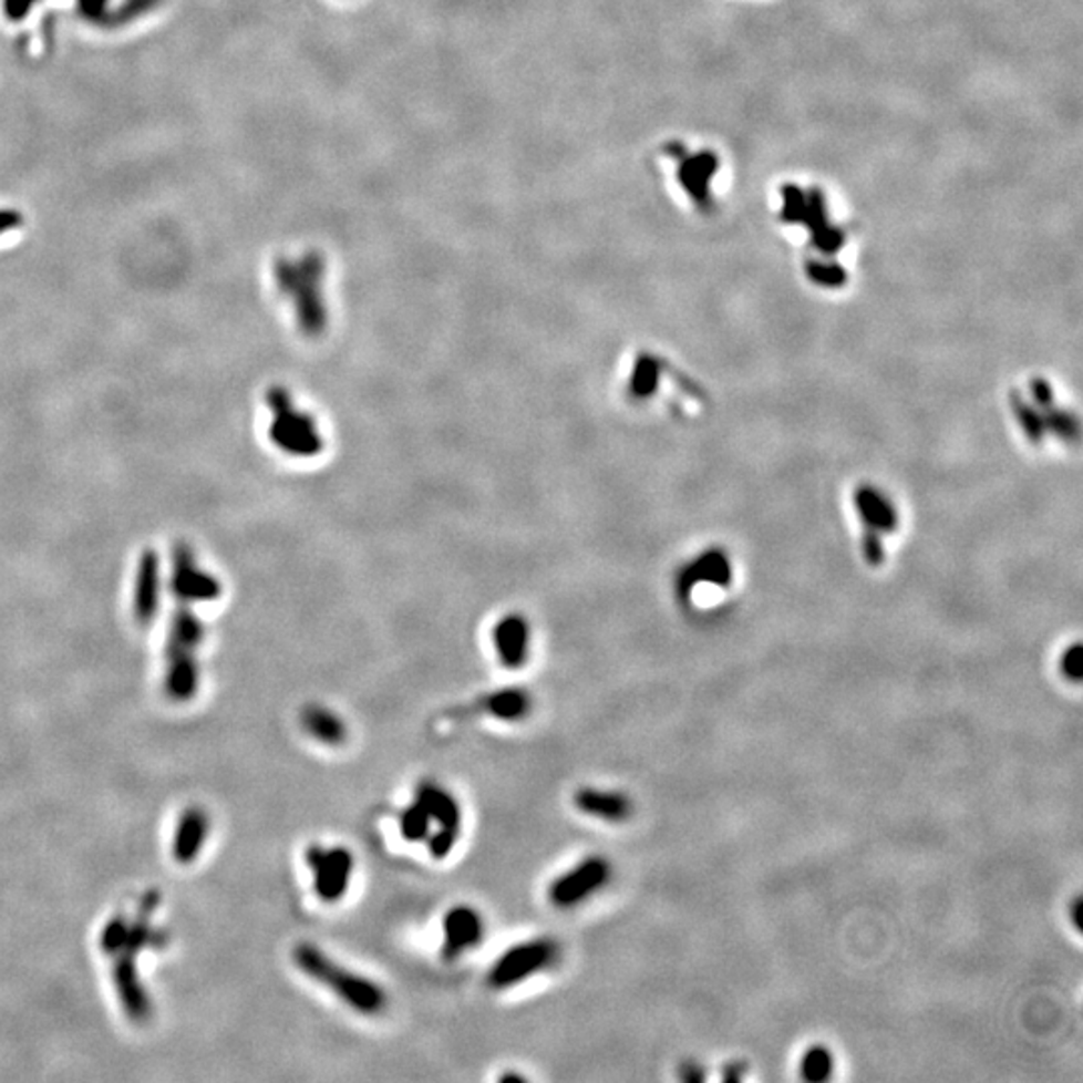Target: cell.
Segmentation results:
<instances>
[{
  "instance_id": "1",
  "label": "cell",
  "mask_w": 1083,
  "mask_h": 1083,
  "mask_svg": "<svg viewBox=\"0 0 1083 1083\" xmlns=\"http://www.w3.org/2000/svg\"><path fill=\"white\" fill-rule=\"evenodd\" d=\"M291 959L306 978L328 989L343 1005H348L360 1015L373 1018L383 1013L390 1005V998L378 981L353 971L350 967L341 966L340 961L328 956L316 943L299 941L298 946L291 949Z\"/></svg>"
},
{
  "instance_id": "2",
  "label": "cell",
  "mask_w": 1083,
  "mask_h": 1083,
  "mask_svg": "<svg viewBox=\"0 0 1083 1083\" xmlns=\"http://www.w3.org/2000/svg\"><path fill=\"white\" fill-rule=\"evenodd\" d=\"M328 266L323 257L309 254L298 261H279L276 283L279 293L289 301L299 331L306 338H319L328 331L331 308L326 293Z\"/></svg>"
},
{
  "instance_id": "3",
  "label": "cell",
  "mask_w": 1083,
  "mask_h": 1083,
  "mask_svg": "<svg viewBox=\"0 0 1083 1083\" xmlns=\"http://www.w3.org/2000/svg\"><path fill=\"white\" fill-rule=\"evenodd\" d=\"M269 408V440L286 456L293 460H313L328 446L323 425L308 408L296 404L286 388H271L267 392Z\"/></svg>"
},
{
  "instance_id": "4",
  "label": "cell",
  "mask_w": 1083,
  "mask_h": 1083,
  "mask_svg": "<svg viewBox=\"0 0 1083 1083\" xmlns=\"http://www.w3.org/2000/svg\"><path fill=\"white\" fill-rule=\"evenodd\" d=\"M205 637L203 622L189 606L180 602L171 620L169 640H167V672H165V691L171 701H192L199 689V667H197V648Z\"/></svg>"
},
{
  "instance_id": "5",
  "label": "cell",
  "mask_w": 1083,
  "mask_h": 1083,
  "mask_svg": "<svg viewBox=\"0 0 1083 1083\" xmlns=\"http://www.w3.org/2000/svg\"><path fill=\"white\" fill-rule=\"evenodd\" d=\"M563 956V946L554 937H534L506 949L488 967L486 986L494 991L516 988L553 967Z\"/></svg>"
},
{
  "instance_id": "6",
  "label": "cell",
  "mask_w": 1083,
  "mask_h": 1083,
  "mask_svg": "<svg viewBox=\"0 0 1083 1083\" xmlns=\"http://www.w3.org/2000/svg\"><path fill=\"white\" fill-rule=\"evenodd\" d=\"M612 863L602 855H588L582 860H578L568 871L560 873L548 883L546 897L548 902L556 909H574L578 905L595 897L596 893L602 891L608 883L612 881Z\"/></svg>"
},
{
  "instance_id": "7",
  "label": "cell",
  "mask_w": 1083,
  "mask_h": 1083,
  "mask_svg": "<svg viewBox=\"0 0 1083 1083\" xmlns=\"http://www.w3.org/2000/svg\"><path fill=\"white\" fill-rule=\"evenodd\" d=\"M306 865L319 901L338 902L348 895L355 871V857L348 847L311 843L306 849Z\"/></svg>"
},
{
  "instance_id": "8",
  "label": "cell",
  "mask_w": 1083,
  "mask_h": 1083,
  "mask_svg": "<svg viewBox=\"0 0 1083 1083\" xmlns=\"http://www.w3.org/2000/svg\"><path fill=\"white\" fill-rule=\"evenodd\" d=\"M486 937V919L474 905L460 902L450 907L442 917V946L440 959L444 963H454L466 956L467 951L484 943Z\"/></svg>"
},
{
  "instance_id": "9",
  "label": "cell",
  "mask_w": 1083,
  "mask_h": 1083,
  "mask_svg": "<svg viewBox=\"0 0 1083 1083\" xmlns=\"http://www.w3.org/2000/svg\"><path fill=\"white\" fill-rule=\"evenodd\" d=\"M492 647L502 669H524L532 654L530 620L520 612L499 617L492 627Z\"/></svg>"
},
{
  "instance_id": "10",
  "label": "cell",
  "mask_w": 1083,
  "mask_h": 1083,
  "mask_svg": "<svg viewBox=\"0 0 1083 1083\" xmlns=\"http://www.w3.org/2000/svg\"><path fill=\"white\" fill-rule=\"evenodd\" d=\"M173 592L183 605L209 602L221 595V586L212 574L203 573L195 564L189 546H179L173 558Z\"/></svg>"
},
{
  "instance_id": "11",
  "label": "cell",
  "mask_w": 1083,
  "mask_h": 1083,
  "mask_svg": "<svg viewBox=\"0 0 1083 1083\" xmlns=\"http://www.w3.org/2000/svg\"><path fill=\"white\" fill-rule=\"evenodd\" d=\"M113 971V981L117 988L118 999L123 1003V1009L133 1023H145L151 1015V1001L147 991L143 988L137 973V953L131 951H118Z\"/></svg>"
},
{
  "instance_id": "12",
  "label": "cell",
  "mask_w": 1083,
  "mask_h": 1083,
  "mask_svg": "<svg viewBox=\"0 0 1083 1083\" xmlns=\"http://www.w3.org/2000/svg\"><path fill=\"white\" fill-rule=\"evenodd\" d=\"M574 807L586 817L598 818L606 823H625L632 817L635 805L622 791L600 788V786H580L573 795Z\"/></svg>"
},
{
  "instance_id": "13",
  "label": "cell",
  "mask_w": 1083,
  "mask_h": 1083,
  "mask_svg": "<svg viewBox=\"0 0 1083 1083\" xmlns=\"http://www.w3.org/2000/svg\"><path fill=\"white\" fill-rule=\"evenodd\" d=\"M161 602V566L157 553L147 550L141 556L138 563L137 578H135V618L138 625L147 627L151 625L157 612Z\"/></svg>"
},
{
  "instance_id": "14",
  "label": "cell",
  "mask_w": 1083,
  "mask_h": 1083,
  "mask_svg": "<svg viewBox=\"0 0 1083 1083\" xmlns=\"http://www.w3.org/2000/svg\"><path fill=\"white\" fill-rule=\"evenodd\" d=\"M414 801L422 805L427 817L432 823H436L437 828H462V807L460 801L446 786L440 785L436 781H422L415 786Z\"/></svg>"
},
{
  "instance_id": "15",
  "label": "cell",
  "mask_w": 1083,
  "mask_h": 1083,
  "mask_svg": "<svg viewBox=\"0 0 1083 1083\" xmlns=\"http://www.w3.org/2000/svg\"><path fill=\"white\" fill-rule=\"evenodd\" d=\"M209 827L212 821L202 807H189L183 811L173 837V857L177 863L192 865L193 860L199 857L209 835Z\"/></svg>"
},
{
  "instance_id": "16",
  "label": "cell",
  "mask_w": 1083,
  "mask_h": 1083,
  "mask_svg": "<svg viewBox=\"0 0 1083 1083\" xmlns=\"http://www.w3.org/2000/svg\"><path fill=\"white\" fill-rule=\"evenodd\" d=\"M482 711L502 722H520L530 716L534 709L530 692L520 687H506L488 692L479 701Z\"/></svg>"
},
{
  "instance_id": "17",
  "label": "cell",
  "mask_w": 1083,
  "mask_h": 1083,
  "mask_svg": "<svg viewBox=\"0 0 1083 1083\" xmlns=\"http://www.w3.org/2000/svg\"><path fill=\"white\" fill-rule=\"evenodd\" d=\"M303 731L326 746H340L348 739V724L338 712L323 704H308L301 711Z\"/></svg>"
},
{
  "instance_id": "18",
  "label": "cell",
  "mask_w": 1083,
  "mask_h": 1083,
  "mask_svg": "<svg viewBox=\"0 0 1083 1083\" xmlns=\"http://www.w3.org/2000/svg\"><path fill=\"white\" fill-rule=\"evenodd\" d=\"M857 508L873 528H879V530H893L895 528V512L877 492L869 488L860 489L857 494Z\"/></svg>"
},
{
  "instance_id": "19",
  "label": "cell",
  "mask_w": 1083,
  "mask_h": 1083,
  "mask_svg": "<svg viewBox=\"0 0 1083 1083\" xmlns=\"http://www.w3.org/2000/svg\"><path fill=\"white\" fill-rule=\"evenodd\" d=\"M400 833L408 843H425L432 833V818L427 817L422 805L412 803L400 815Z\"/></svg>"
},
{
  "instance_id": "20",
  "label": "cell",
  "mask_w": 1083,
  "mask_h": 1083,
  "mask_svg": "<svg viewBox=\"0 0 1083 1083\" xmlns=\"http://www.w3.org/2000/svg\"><path fill=\"white\" fill-rule=\"evenodd\" d=\"M801 1075L807 1082H825L833 1075V1055L825 1045L808 1048L801 1060Z\"/></svg>"
},
{
  "instance_id": "21",
  "label": "cell",
  "mask_w": 1083,
  "mask_h": 1083,
  "mask_svg": "<svg viewBox=\"0 0 1083 1083\" xmlns=\"http://www.w3.org/2000/svg\"><path fill=\"white\" fill-rule=\"evenodd\" d=\"M128 921L125 919V915H117L113 917L109 924L105 925V929L101 931V949L106 956H115L118 951V947L123 946L125 937H127Z\"/></svg>"
},
{
  "instance_id": "22",
  "label": "cell",
  "mask_w": 1083,
  "mask_h": 1083,
  "mask_svg": "<svg viewBox=\"0 0 1083 1083\" xmlns=\"http://www.w3.org/2000/svg\"><path fill=\"white\" fill-rule=\"evenodd\" d=\"M457 839H460V831L437 828V831L427 835L425 843H427V850H430V855L434 859L444 860L454 850V847H456Z\"/></svg>"
},
{
  "instance_id": "23",
  "label": "cell",
  "mask_w": 1083,
  "mask_h": 1083,
  "mask_svg": "<svg viewBox=\"0 0 1083 1083\" xmlns=\"http://www.w3.org/2000/svg\"><path fill=\"white\" fill-rule=\"evenodd\" d=\"M1062 672L1063 677H1067V679L1073 680V682L1082 680L1083 652L1080 644H1075V647L1070 648V650L1063 654Z\"/></svg>"
},
{
  "instance_id": "24",
  "label": "cell",
  "mask_w": 1083,
  "mask_h": 1083,
  "mask_svg": "<svg viewBox=\"0 0 1083 1083\" xmlns=\"http://www.w3.org/2000/svg\"><path fill=\"white\" fill-rule=\"evenodd\" d=\"M1013 405H1015V412H1018V415H1020L1021 422L1025 424L1028 434H1030L1031 437H1035V440H1040L1041 434H1043V425H1041L1038 414H1035V412H1031V408L1023 404L1021 400L1020 402H1015Z\"/></svg>"
},
{
  "instance_id": "25",
  "label": "cell",
  "mask_w": 1083,
  "mask_h": 1083,
  "mask_svg": "<svg viewBox=\"0 0 1083 1083\" xmlns=\"http://www.w3.org/2000/svg\"><path fill=\"white\" fill-rule=\"evenodd\" d=\"M679 1077L682 1082H702L706 1077V1073L702 1072L701 1065L697 1063L684 1062L680 1063Z\"/></svg>"
},
{
  "instance_id": "26",
  "label": "cell",
  "mask_w": 1083,
  "mask_h": 1083,
  "mask_svg": "<svg viewBox=\"0 0 1083 1083\" xmlns=\"http://www.w3.org/2000/svg\"><path fill=\"white\" fill-rule=\"evenodd\" d=\"M744 1072H746V1067H744L743 1063H731V1065L724 1067L722 1080L724 1082H739V1080H743Z\"/></svg>"
},
{
  "instance_id": "27",
  "label": "cell",
  "mask_w": 1083,
  "mask_h": 1083,
  "mask_svg": "<svg viewBox=\"0 0 1083 1083\" xmlns=\"http://www.w3.org/2000/svg\"><path fill=\"white\" fill-rule=\"evenodd\" d=\"M1031 390H1033V395H1035V400H1038L1040 404H1050V400H1052V393H1050V388H1048V383L1038 380V382L1031 383Z\"/></svg>"
},
{
  "instance_id": "28",
  "label": "cell",
  "mask_w": 1083,
  "mask_h": 1083,
  "mask_svg": "<svg viewBox=\"0 0 1083 1083\" xmlns=\"http://www.w3.org/2000/svg\"><path fill=\"white\" fill-rule=\"evenodd\" d=\"M1082 899H1077V901L1073 902V924H1075L1077 929H1082Z\"/></svg>"
},
{
  "instance_id": "29",
  "label": "cell",
  "mask_w": 1083,
  "mask_h": 1083,
  "mask_svg": "<svg viewBox=\"0 0 1083 1083\" xmlns=\"http://www.w3.org/2000/svg\"><path fill=\"white\" fill-rule=\"evenodd\" d=\"M499 1080H502V1082H510V1080H516V1082H524L526 1077H524V1075H518V1073H504V1075H502Z\"/></svg>"
}]
</instances>
